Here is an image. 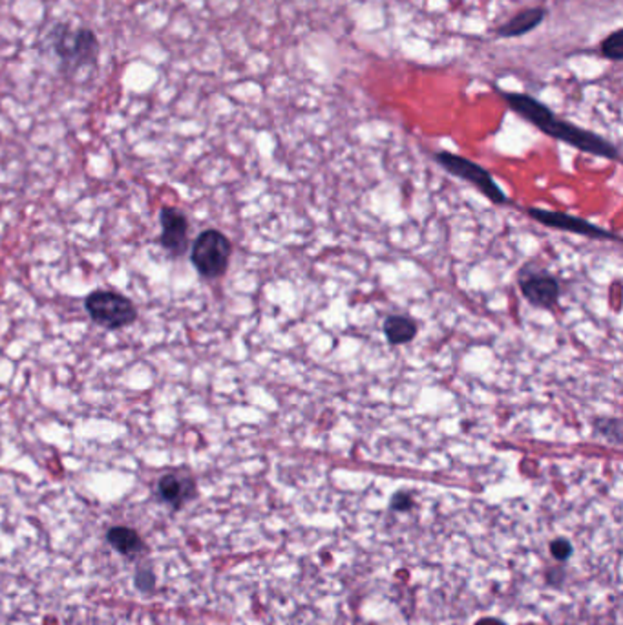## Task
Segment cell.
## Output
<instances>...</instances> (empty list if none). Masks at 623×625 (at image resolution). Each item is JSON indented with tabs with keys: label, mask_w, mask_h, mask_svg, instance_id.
<instances>
[{
	"label": "cell",
	"mask_w": 623,
	"mask_h": 625,
	"mask_svg": "<svg viewBox=\"0 0 623 625\" xmlns=\"http://www.w3.org/2000/svg\"><path fill=\"white\" fill-rule=\"evenodd\" d=\"M497 94L510 106V110H514L517 116H521L525 121H528L536 128H539L543 134H547L558 141H563V143H567V145H570L581 152L598 156V157H605V159H612V161H616L619 157L618 148L610 141H607L605 137H601L594 132H588L581 126H576L565 119H559L539 99H536L528 94L505 92L499 88H497Z\"/></svg>",
	"instance_id": "6da1fadb"
},
{
	"label": "cell",
	"mask_w": 623,
	"mask_h": 625,
	"mask_svg": "<svg viewBox=\"0 0 623 625\" xmlns=\"http://www.w3.org/2000/svg\"><path fill=\"white\" fill-rule=\"evenodd\" d=\"M48 41L61 61L63 76L75 77L85 68L95 70L101 45L92 30H72L68 25H57L50 32Z\"/></svg>",
	"instance_id": "7a4b0ae2"
},
{
	"label": "cell",
	"mask_w": 623,
	"mask_h": 625,
	"mask_svg": "<svg viewBox=\"0 0 623 625\" xmlns=\"http://www.w3.org/2000/svg\"><path fill=\"white\" fill-rule=\"evenodd\" d=\"M231 253L233 244L224 233L216 229H206L194 240L190 262L203 278L216 280L226 275Z\"/></svg>",
	"instance_id": "3957f363"
},
{
	"label": "cell",
	"mask_w": 623,
	"mask_h": 625,
	"mask_svg": "<svg viewBox=\"0 0 623 625\" xmlns=\"http://www.w3.org/2000/svg\"><path fill=\"white\" fill-rule=\"evenodd\" d=\"M88 317L105 329H121L136 322L137 309L130 298L114 291H94L85 298Z\"/></svg>",
	"instance_id": "277c9868"
},
{
	"label": "cell",
	"mask_w": 623,
	"mask_h": 625,
	"mask_svg": "<svg viewBox=\"0 0 623 625\" xmlns=\"http://www.w3.org/2000/svg\"><path fill=\"white\" fill-rule=\"evenodd\" d=\"M436 161L452 176L472 183L492 203L505 205L508 201V196L505 194V190L496 183L492 174L487 168H483L481 165L463 157V156H457L454 152H448V150L437 152Z\"/></svg>",
	"instance_id": "5b68a950"
},
{
	"label": "cell",
	"mask_w": 623,
	"mask_h": 625,
	"mask_svg": "<svg viewBox=\"0 0 623 625\" xmlns=\"http://www.w3.org/2000/svg\"><path fill=\"white\" fill-rule=\"evenodd\" d=\"M161 235L159 246L172 257L179 258L188 249V218L174 207H163L159 213Z\"/></svg>",
	"instance_id": "8992f818"
},
{
	"label": "cell",
	"mask_w": 623,
	"mask_h": 625,
	"mask_svg": "<svg viewBox=\"0 0 623 625\" xmlns=\"http://www.w3.org/2000/svg\"><path fill=\"white\" fill-rule=\"evenodd\" d=\"M528 215L538 220L539 224L552 227V229H559V231H567V233H574V235H581V237H588V238H601V240H618L616 235H612L610 231H605L587 220H581L578 217L567 215V213H558V211H543V208H536L530 207L528 208Z\"/></svg>",
	"instance_id": "52a82bcc"
},
{
	"label": "cell",
	"mask_w": 623,
	"mask_h": 625,
	"mask_svg": "<svg viewBox=\"0 0 623 625\" xmlns=\"http://www.w3.org/2000/svg\"><path fill=\"white\" fill-rule=\"evenodd\" d=\"M523 297L539 309H552L561 295L559 282L547 273H532L519 280Z\"/></svg>",
	"instance_id": "ba28073f"
},
{
	"label": "cell",
	"mask_w": 623,
	"mask_h": 625,
	"mask_svg": "<svg viewBox=\"0 0 623 625\" xmlns=\"http://www.w3.org/2000/svg\"><path fill=\"white\" fill-rule=\"evenodd\" d=\"M156 492L163 503L170 505L172 509H181L196 496V483L188 476L165 474L159 478Z\"/></svg>",
	"instance_id": "9c48e42d"
},
{
	"label": "cell",
	"mask_w": 623,
	"mask_h": 625,
	"mask_svg": "<svg viewBox=\"0 0 623 625\" xmlns=\"http://www.w3.org/2000/svg\"><path fill=\"white\" fill-rule=\"evenodd\" d=\"M547 14L548 12L543 6L525 8V10L517 12L514 17H510L507 23L494 28V35L499 39L523 37V35L534 32L536 28H539L543 25V21L547 19Z\"/></svg>",
	"instance_id": "30bf717a"
},
{
	"label": "cell",
	"mask_w": 623,
	"mask_h": 625,
	"mask_svg": "<svg viewBox=\"0 0 623 625\" xmlns=\"http://www.w3.org/2000/svg\"><path fill=\"white\" fill-rule=\"evenodd\" d=\"M384 337L391 346H402L417 337V324L402 315H389L384 320Z\"/></svg>",
	"instance_id": "8fae6325"
},
{
	"label": "cell",
	"mask_w": 623,
	"mask_h": 625,
	"mask_svg": "<svg viewBox=\"0 0 623 625\" xmlns=\"http://www.w3.org/2000/svg\"><path fill=\"white\" fill-rule=\"evenodd\" d=\"M106 539L119 554H125V556H134L139 550H143V539L134 529H128V527L110 529L106 534Z\"/></svg>",
	"instance_id": "7c38bea8"
},
{
	"label": "cell",
	"mask_w": 623,
	"mask_h": 625,
	"mask_svg": "<svg viewBox=\"0 0 623 625\" xmlns=\"http://www.w3.org/2000/svg\"><path fill=\"white\" fill-rule=\"evenodd\" d=\"M592 428L598 438H603L614 445L621 443V423L616 417H599V419H594Z\"/></svg>",
	"instance_id": "4fadbf2b"
},
{
	"label": "cell",
	"mask_w": 623,
	"mask_h": 625,
	"mask_svg": "<svg viewBox=\"0 0 623 625\" xmlns=\"http://www.w3.org/2000/svg\"><path fill=\"white\" fill-rule=\"evenodd\" d=\"M599 54L610 63H619L623 59V28L614 30L599 43Z\"/></svg>",
	"instance_id": "5bb4252c"
},
{
	"label": "cell",
	"mask_w": 623,
	"mask_h": 625,
	"mask_svg": "<svg viewBox=\"0 0 623 625\" xmlns=\"http://www.w3.org/2000/svg\"><path fill=\"white\" fill-rule=\"evenodd\" d=\"M136 581H137V587L143 590H150L154 587V576L148 570H139Z\"/></svg>",
	"instance_id": "9a60e30c"
}]
</instances>
